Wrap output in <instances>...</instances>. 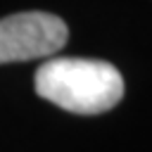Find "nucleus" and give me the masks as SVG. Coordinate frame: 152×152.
<instances>
[{"label":"nucleus","instance_id":"1","mask_svg":"<svg viewBox=\"0 0 152 152\" xmlns=\"http://www.w3.org/2000/svg\"><path fill=\"white\" fill-rule=\"evenodd\" d=\"M36 93L74 114H102L124 97V76L102 59L55 57L38 66Z\"/></svg>","mask_w":152,"mask_h":152},{"label":"nucleus","instance_id":"2","mask_svg":"<svg viewBox=\"0 0 152 152\" xmlns=\"http://www.w3.org/2000/svg\"><path fill=\"white\" fill-rule=\"evenodd\" d=\"M69 40L66 24L50 12H17L0 19V64L50 57Z\"/></svg>","mask_w":152,"mask_h":152}]
</instances>
